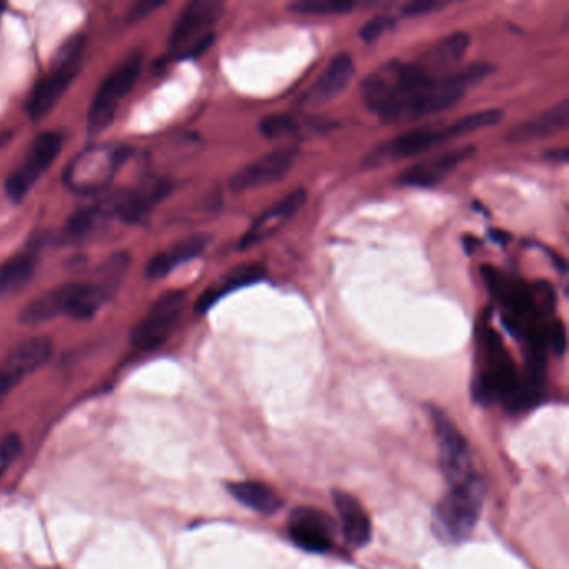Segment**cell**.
Here are the masks:
<instances>
[{"label": "cell", "mask_w": 569, "mask_h": 569, "mask_svg": "<svg viewBox=\"0 0 569 569\" xmlns=\"http://www.w3.org/2000/svg\"><path fill=\"white\" fill-rule=\"evenodd\" d=\"M186 306L185 291L161 295L130 332V343L138 351H154L166 343Z\"/></svg>", "instance_id": "30bf717a"}, {"label": "cell", "mask_w": 569, "mask_h": 569, "mask_svg": "<svg viewBox=\"0 0 569 569\" xmlns=\"http://www.w3.org/2000/svg\"><path fill=\"white\" fill-rule=\"evenodd\" d=\"M475 152V146H465V148L453 149V151L426 159L403 170L397 182L407 188H434L446 180L463 163H466Z\"/></svg>", "instance_id": "9a60e30c"}, {"label": "cell", "mask_w": 569, "mask_h": 569, "mask_svg": "<svg viewBox=\"0 0 569 569\" xmlns=\"http://www.w3.org/2000/svg\"><path fill=\"white\" fill-rule=\"evenodd\" d=\"M354 71H356V67H354V61L350 54L343 52V54L336 55L329 62L325 73L319 76V79L304 92L303 98H301V105L303 108H319V105L334 101L350 87Z\"/></svg>", "instance_id": "2e32d148"}, {"label": "cell", "mask_w": 569, "mask_h": 569, "mask_svg": "<svg viewBox=\"0 0 569 569\" xmlns=\"http://www.w3.org/2000/svg\"><path fill=\"white\" fill-rule=\"evenodd\" d=\"M450 2L443 0H413L401 8V14L404 17H418V15L431 14V12L440 11V9L447 8Z\"/></svg>", "instance_id": "f546056e"}, {"label": "cell", "mask_w": 569, "mask_h": 569, "mask_svg": "<svg viewBox=\"0 0 569 569\" xmlns=\"http://www.w3.org/2000/svg\"><path fill=\"white\" fill-rule=\"evenodd\" d=\"M334 505L338 509L343 534L353 548H363L371 541V521L359 501L344 491H334Z\"/></svg>", "instance_id": "7402d4cb"}, {"label": "cell", "mask_w": 569, "mask_h": 569, "mask_svg": "<svg viewBox=\"0 0 569 569\" xmlns=\"http://www.w3.org/2000/svg\"><path fill=\"white\" fill-rule=\"evenodd\" d=\"M159 5L161 4H157V2H141V4L134 5L132 11L129 12L130 21H138V18L144 17L149 12L157 9Z\"/></svg>", "instance_id": "d6a6232c"}, {"label": "cell", "mask_w": 569, "mask_h": 569, "mask_svg": "<svg viewBox=\"0 0 569 569\" xmlns=\"http://www.w3.org/2000/svg\"><path fill=\"white\" fill-rule=\"evenodd\" d=\"M108 301V291L98 282H71L37 295L21 311L18 321L26 326H39L59 316L87 321Z\"/></svg>", "instance_id": "3957f363"}, {"label": "cell", "mask_w": 569, "mask_h": 569, "mask_svg": "<svg viewBox=\"0 0 569 569\" xmlns=\"http://www.w3.org/2000/svg\"><path fill=\"white\" fill-rule=\"evenodd\" d=\"M304 119L294 116V114H273L264 117L260 123L261 136L266 139H284L295 136L300 132L301 126H304Z\"/></svg>", "instance_id": "83f0119b"}, {"label": "cell", "mask_w": 569, "mask_h": 569, "mask_svg": "<svg viewBox=\"0 0 569 569\" xmlns=\"http://www.w3.org/2000/svg\"><path fill=\"white\" fill-rule=\"evenodd\" d=\"M129 152L124 146H94L79 152L65 167V186L84 195L102 191L116 177Z\"/></svg>", "instance_id": "8992f818"}, {"label": "cell", "mask_w": 569, "mask_h": 569, "mask_svg": "<svg viewBox=\"0 0 569 569\" xmlns=\"http://www.w3.org/2000/svg\"><path fill=\"white\" fill-rule=\"evenodd\" d=\"M546 346L552 347L558 356L566 351V328L561 321H553L546 328Z\"/></svg>", "instance_id": "1f68e13d"}, {"label": "cell", "mask_w": 569, "mask_h": 569, "mask_svg": "<svg viewBox=\"0 0 569 569\" xmlns=\"http://www.w3.org/2000/svg\"><path fill=\"white\" fill-rule=\"evenodd\" d=\"M469 49V36L454 33L432 43L415 59L416 64L431 77H444L458 71Z\"/></svg>", "instance_id": "d6986e66"}, {"label": "cell", "mask_w": 569, "mask_h": 569, "mask_svg": "<svg viewBox=\"0 0 569 569\" xmlns=\"http://www.w3.org/2000/svg\"><path fill=\"white\" fill-rule=\"evenodd\" d=\"M431 413L438 444H440V461L444 476L451 486L466 483L476 476L472 472L471 459H469L468 443L443 412H440L438 407H432Z\"/></svg>", "instance_id": "8fae6325"}, {"label": "cell", "mask_w": 569, "mask_h": 569, "mask_svg": "<svg viewBox=\"0 0 569 569\" xmlns=\"http://www.w3.org/2000/svg\"><path fill=\"white\" fill-rule=\"evenodd\" d=\"M356 5L351 0H295L288 4V11L295 15L346 14Z\"/></svg>", "instance_id": "4316f807"}, {"label": "cell", "mask_w": 569, "mask_h": 569, "mask_svg": "<svg viewBox=\"0 0 569 569\" xmlns=\"http://www.w3.org/2000/svg\"><path fill=\"white\" fill-rule=\"evenodd\" d=\"M22 451V441L17 434H9L0 443V476L8 469V466L17 458Z\"/></svg>", "instance_id": "4dcf8cb0"}, {"label": "cell", "mask_w": 569, "mask_h": 569, "mask_svg": "<svg viewBox=\"0 0 569 569\" xmlns=\"http://www.w3.org/2000/svg\"><path fill=\"white\" fill-rule=\"evenodd\" d=\"M224 12L220 0H192L182 9L170 34L169 48L173 58L188 59L202 54L214 40L211 27Z\"/></svg>", "instance_id": "52a82bcc"}, {"label": "cell", "mask_w": 569, "mask_h": 569, "mask_svg": "<svg viewBox=\"0 0 569 569\" xmlns=\"http://www.w3.org/2000/svg\"><path fill=\"white\" fill-rule=\"evenodd\" d=\"M569 123V102L562 101L553 105L548 111H544L534 119L524 121L518 126L509 129L508 142L513 144H522V142L540 141V139L549 138L553 134L566 129Z\"/></svg>", "instance_id": "44dd1931"}, {"label": "cell", "mask_w": 569, "mask_h": 569, "mask_svg": "<svg viewBox=\"0 0 569 569\" xmlns=\"http://www.w3.org/2000/svg\"><path fill=\"white\" fill-rule=\"evenodd\" d=\"M307 192L304 188L294 189L289 192L288 195L276 202L275 206H270L269 210L264 211L253 226L249 227L248 232L242 236L241 244L239 248L248 249L253 245L260 244L264 239L275 235L282 224L288 223L289 219L300 213L304 206H306Z\"/></svg>", "instance_id": "e0dca14e"}, {"label": "cell", "mask_w": 569, "mask_h": 569, "mask_svg": "<svg viewBox=\"0 0 569 569\" xmlns=\"http://www.w3.org/2000/svg\"><path fill=\"white\" fill-rule=\"evenodd\" d=\"M505 117V112L501 109H486V111L472 112L468 116L456 119L451 124H429V126L418 127V129L407 130V132L379 142L375 149L366 154L363 164L366 167L385 166V164L396 163L403 159L415 157L431 148L461 138L466 134L475 130L486 129L496 126Z\"/></svg>", "instance_id": "7a4b0ae2"}, {"label": "cell", "mask_w": 569, "mask_h": 569, "mask_svg": "<svg viewBox=\"0 0 569 569\" xmlns=\"http://www.w3.org/2000/svg\"><path fill=\"white\" fill-rule=\"evenodd\" d=\"M39 266V256L34 251H24L0 264V300L14 294L29 284Z\"/></svg>", "instance_id": "cb8c5ba5"}, {"label": "cell", "mask_w": 569, "mask_h": 569, "mask_svg": "<svg viewBox=\"0 0 569 569\" xmlns=\"http://www.w3.org/2000/svg\"><path fill=\"white\" fill-rule=\"evenodd\" d=\"M483 494L484 484L478 476L451 486L434 511V533L450 543L468 538L480 519Z\"/></svg>", "instance_id": "5b68a950"}, {"label": "cell", "mask_w": 569, "mask_h": 569, "mask_svg": "<svg viewBox=\"0 0 569 569\" xmlns=\"http://www.w3.org/2000/svg\"><path fill=\"white\" fill-rule=\"evenodd\" d=\"M332 521L323 511L300 508L292 511L289 534L300 548L311 553H328L332 548Z\"/></svg>", "instance_id": "ac0fdd59"}, {"label": "cell", "mask_w": 569, "mask_h": 569, "mask_svg": "<svg viewBox=\"0 0 569 569\" xmlns=\"http://www.w3.org/2000/svg\"><path fill=\"white\" fill-rule=\"evenodd\" d=\"M54 353V344L48 338H30L9 351L0 361V397L11 393L27 376L48 364Z\"/></svg>", "instance_id": "7c38bea8"}, {"label": "cell", "mask_w": 569, "mask_h": 569, "mask_svg": "<svg viewBox=\"0 0 569 569\" xmlns=\"http://www.w3.org/2000/svg\"><path fill=\"white\" fill-rule=\"evenodd\" d=\"M111 217L109 214L108 202L101 201L94 206L86 207V210L79 211L74 214L67 224H65L64 231H62V239L65 242H77L80 239L89 236L90 232L94 231L96 226L101 223L102 219Z\"/></svg>", "instance_id": "484cf974"}, {"label": "cell", "mask_w": 569, "mask_h": 569, "mask_svg": "<svg viewBox=\"0 0 569 569\" xmlns=\"http://www.w3.org/2000/svg\"><path fill=\"white\" fill-rule=\"evenodd\" d=\"M266 276V267L263 264H245V266H238L231 273H227L223 279H219L217 284L207 289L201 295L198 303L199 313H206L217 301L223 300L224 295L229 292L238 291V289L245 288V286L260 282Z\"/></svg>", "instance_id": "603a6c76"}, {"label": "cell", "mask_w": 569, "mask_h": 569, "mask_svg": "<svg viewBox=\"0 0 569 569\" xmlns=\"http://www.w3.org/2000/svg\"><path fill=\"white\" fill-rule=\"evenodd\" d=\"M546 159H548V161H553V163L565 164L566 161H568V149L559 148L556 149V151L546 152Z\"/></svg>", "instance_id": "836d02e7"}, {"label": "cell", "mask_w": 569, "mask_h": 569, "mask_svg": "<svg viewBox=\"0 0 569 569\" xmlns=\"http://www.w3.org/2000/svg\"><path fill=\"white\" fill-rule=\"evenodd\" d=\"M173 185L166 179H149L132 191L119 192L105 199L111 217L126 224H139L167 198Z\"/></svg>", "instance_id": "5bb4252c"}, {"label": "cell", "mask_w": 569, "mask_h": 569, "mask_svg": "<svg viewBox=\"0 0 569 569\" xmlns=\"http://www.w3.org/2000/svg\"><path fill=\"white\" fill-rule=\"evenodd\" d=\"M62 144L64 139L55 130H46L37 136L21 166L5 180V194L12 202H21L29 194L37 180L48 173L61 154Z\"/></svg>", "instance_id": "9c48e42d"}, {"label": "cell", "mask_w": 569, "mask_h": 569, "mask_svg": "<svg viewBox=\"0 0 569 569\" xmlns=\"http://www.w3.org/2000/svg\"><path fill=\"white\" fill-rule=\"evenodd\" d=\"M491 71L493 65L478 62L450 76L415 77L379 112V119L384 123H406L446 111L458 104L471 87L490 76Z\"/></svg>", "instance_id": "6da1fadb"}, {"label": "cell", "mask_w": 569, "mask_h": 569, "mask_svg": "<svg viewBox=\"0 0 569 569\" xmlns=\"http://www.w3.org/2000/svg\"><path fill=\"white\" fill-rule=\"evenodd\" d=\"M84 49H86L84 36L71 37L62 43L51 69L34 86L30 98L27 99L26 111L30 119L39 121L48 116L61 101L65 90L69 89L71 84L83 69Z\"/></svg>", "instance_id": "277c9868"}, {"label": "cell", "mask_w": 569, "mask_h": 569, "mask_svg": "<svg viewBox=\"0 0 569 569\" xmlns=\"http://www.w3.org/2000/svg\"><path fill=\"white\" fill-rule=\"evenodd\" d=\"M298 155H300V149L295 146L276 149L238 170L229 179V188L232 192H248L275 185L284 179L286 174L294 166Z\"/></svg>", "instance_id": "4fadbf2b"}, {"label": "cell", "mask_w": 569, "mask_h": 569, "mask_svg": "<svg viewBox=\"0 0 569 569\" xmlns=\"http://www.w3.org/2000/svg\"><path fill=\"white\" fill-rule=\"evenodd\" d=\"M142 71V54L139 51L127 55L124 61L112 69L104 83L96 92L94 101L90 104L87 127L90 134H99L111 126L116 117L121 101L127 98L132 87L138 83Z\"/></svg>", "instance_id": "ba28073f"}, {"label": "cell", "mask_w": 569, "mask_h": 569, "mask_svg": "<svg viewBox=\"0 0 569 569\" xmlns=\"http://www.w3.org/2000/svg\"><path fill=\"white\" fill-rule=\"evenodd\" d=\"M210 244V235L189 236V238L182 239V241L176 242V244L169 245L161 253L155 254L146 266V275L149 279L164 278L180 264L201 256Z\"/></svg>", "instance_id": "ffe728a7"}, {"label": "cell", "mask_w": 569, "mask_h": 569, "mask_svg": "<svg viewBox=\"0 0 569 569\" xmlns=\"http://www.w3.org/2000/svg\"><path fill=\"white\" fill-rule=\"evenodd\" d=\"M227 490L241 505L248 506V508L261 513V515H273V513L279 511L282 506V500L275 491L266 484L256 483V481L231 483L227 486Z\"/></svg>", "instance_id": "d4e9b609"}, {"label": "cell", "mask_w": 569, "mask_h": 569, "mask_svg": "<svg viewBox=\"0 0 569 569\" xmlns=\"http://www.w3.org/2000/svg\"><path fill=\"white\" fill-rule=\"evenodd\" d=\"M394 24H396V21L391 15H378V17L364 24L359 33L361 39L368 43L375 42L382 34L393 29Z\"/></svg>", "instance_id": "f1b7e54d"}]
</instances>
